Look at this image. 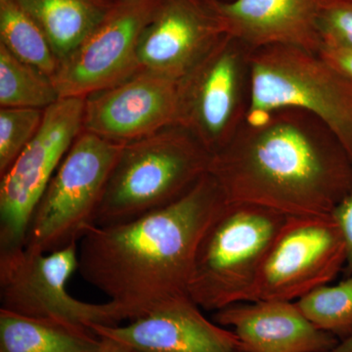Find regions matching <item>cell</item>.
<instances>
[{"label": "cell", "mask_w": 352, "mask_h": 352, "mask_svg": "<svg viewBox=\"0 0 352 352\" xmlns=\"http://www.w3.org/2000/svg\"><path fill=\"white\" fill-rule=\"evenodd\" d=\"M333 219L337 221L344 235L346 245V263L344 274H352V192L344 199L332 212Z\"/></svg>", "instance_id": "cell-24"}, {"label": "cell", "mask_w": 352, "mask_h": 352, "mask_svg": "<svg viewBox=\"0 0 352 352\" xmlns=\"http://www.w3.org/2000/svg\"><path fill=\"white\" fill-rule=\"evenodd\" d=\"M0 44L50 78L59 60L43 30L16 0H0Z\"/></svg>", "instance_id": "cell-19"}, {"label": "cell", "mask_w": 352, "mask_h": 352, "mask_svg": "<svg viewBox=\"0 0 352 352\" xmlns=\"http://www.w3.org/2000/svg\"><path fill=\"white\" fill-rule=\"evenodd\" d=\"M191 298H183L126 325H98L90 330L131 352H244L230 330L210 320Z\"/></svg>", "instance_id": "cell-14"}, {"label": "cell", "mask_w": 352, "mask_h": 352, "mask_svg": "<svg viewBox=\"0 0 352 352\" xmlns=\"http://www.w3.org/2000/svg\"><path fill=\"white\" fill-rule=\"evenodd\" d=\"M124 145L80 131L39 199L25 249L47 254L78 243L91 227Z\"/></svg>", "instance_id": "cell-5"}, {"label": "cell", "mask_w": 352, "mask_h": 352, "mask_svg": "<svg viewBox=\"0 0 352 352\" xmlns=\"http://www.w3.org/2000/svg\"><path fill=\"white\" fill-rule=\"evenodd\" d=\"M115 0H16L38 23L59 62L85 41ZM60 64V63H59Z\"/></svg>", "instance_id": "cell-17"}, {"label": "cell", "mask_w": 352, "mask_h": 352, "mask_svg": "<svg viewBox=\"0 0 352 352\" xmlns=\"http://www.w3.org/2000/svg\"><path fill=\"white\" fill-rule=\"evenodd\" d=\"M44 110L1 108L0 110V176L12 166L38 133Z\"/></svg>", "instance_id": "cell-22"}, {"label": "cell", "mask_w": 352, "mask_h": 352, "mask_svg": "<svg viewBox=\"0 0 352 352\" xmlns=\"http://www.w3.org/2000/svg\"><path fill=\"white\" fill-rule=\"evenodd\" d=\"M78 270V243L41 254L25 247L0 252V309L90 329L122 322L112 303L78 300L67 285Z\"/></svg>", "instance_id": "cell-8"}, {"label": "cell", "mask_w": 352, "mask_h": 352, "mask_svg": "<svg viewBox=\"0 0 352 352\" xmlns=\"http://www.w3.org/2000/svg\"><path fill=\"white\" fill-rule=\"evenodd\" d=\"M252 95L248 117L298 108L323 120L352 157V82L317 53L289 45L251 52Z\"/></svg>", "instance_id": "cell-6"}, {"label": "cell", "mask_w": 352, "mask_h": 352, "mask_svg": "<svg viewBox=\"0 0 352 352\" xmlns=\"http://www.w3.org/2000/svg\"><path fill=\"white\" fill-rule=\"evenodd\" d=\"M226 200L207 173L179 200L116 226H94L78 243V272L107 296L122 321L183 298L204 234Z\"/></svg>", "instance_id": "cell-2"}, {"label": "cell", "mask_w": 352, "mask_h": 352, "mask_svg": "<svg viewBox=\"0 0 352 352\" xmlns=\"http://www.w3.org/2000/svg\"><path fill=\"white\" fill-rule=\"evenodd\" d=\"M318 28L322 44L352 48V0H322Z\"/></svg>", "instance_id": "cell-23"}, {"label": "cell", "mask_w": 352, "mask_h": 352, "mask_svg": "<svg viewBox=\"0 0 352 352\" xmlns=\"http://www.w3.org/2000/svg\"><path fill=\"white\" fill-rule=\"evenodd\" d=\"M85 98H60L44 110L41 126L0 176V252L24 247L30 220L44 190L82 131Z\"/></svg>", "instance_id": "cell-10"}, {"label": "cell", "mask_w": 352, "mask_h": 352, "mask_svg": "<svg viewBox=\"0 0 352 352\" xmlns=\"http://www.w3.org/2000/svg\"><path fill=\"white\" fill-rule=\"evenodd\" d=\"M252 48L226 34L179 80L178 126L214 154L248 118L252 95Z\"/></svg>", "instance_id": "cell-7"}, {"label": "cell", "mask_w": 352, "mask_h": 352, "mask_svg": "<svg viewBox=\"0 0 352 352\" xmlns=\"http://www.w3.org/2000/svg\"><path fill=\"white\" fill-rule=\"evenodd\" d=\"M99 344L90 329L0 309V352H92Z\"/></svg>", "instance_id": "cell-18"}, {"label": "cell", "mask_w": 352, "mask_h": 352, "mask_svg": "<svg viewBox=\"0 0 352 352\" xmlns=\"http://www.w3.org/2000/svg\"><path fill=\"white\" fill-rule=\"evenodd\" d=\"M325 352H352V333L346 339L340 340L337 346Z\"/></svg>", "instance_id": "cell-27"}, {"label": "cell", "mask_w": 352, "mask_h": 352, "mask_svg": "<svg viewBox=\"0 0 352 352\" xmlns=\"http://www.w3.org/2000/svg\"><path fill=\"white\" fill-rule=\"evenodd\" d=\"M318 54L352 82V48L322 44Z\"/></svg>", "instance_id": "cell-25"}, {"label": "cell", "mask_w": 352, "mask_h": 352, "mask_svg": "<svg viewBox=\"0 0 352 352\" xmlns=\"http://www.w3.org/2000/svg\"><path fill=\"white\" fill-rule=\"evenodd\" d=\"M212 320L230 329L244 352H325L340 342L308 320L295 302L235 303L215 311Z\"/></svg>", "instance_id": "cell-15"}, {"label": "cell", "mask_w": 352, "mask_h": 352, "mask_svg": "<svg viewBox=\"0 0 352 352\" xmlns=\"http://www.w3.org/2000/svg\"><path fill=\"white\" fill-rule=\"evenodd\" d=\"M317 328L339 340L352 333V274L336 285H324L295 302Z\"/></svg>", "instance_id": "cell-21"}, {"label": "cell", "mask_w": 352, "mask_h": 352, "mask_svg": "<svg viewBox=\"0 0 352 352\" xmlns=\"http://www.w3.org/2000/svg\"><path fill=\"white\" fill-rule=\"evenodd\" d=\"M346 245L332 214L288 217L245 302H296L344 272Z\"/></svg>", "instance_id": "cell-9"}, {"label": "cell", "mask_w": 352, "mask_h": 352, "mask_svg": "<svg viewBox=\"0 0 352 352\" xmlns=\"http://www.w3.org/2000/svg\"><path fill=\"white\" fill-rule=\"evenodd\" d=\"M52 80L0 44V106L45 110L59 100Z\"/></svg>", "instance_id": "cell-20"}, {"label": "cell", "mask_w": 352, "mask_h": 352, "mask_svg": "<svg viewBox=\"0 0 352 352\" xmlns=\"http://www.w3.org/2000/svg\"><path fill=\"white\" fill-rule=\"evenodd\" d=\"M208 173L228 203L287 217L329 215L352 192V157L318 117L298 108L249 116L212 154Z\"/></svg>", "instance_id": "cell-1"}, {"label": "cell", "mask_w": 352, "mask_h": 352, "mask_svg": "<svg viewBox=\"0 0 352 352\" xmlns=\"http://www.w3.org/2000/svg\"><path fill=\"white\" fill-rule=\"evenodd\" d=\"M162 2L115 0L85 41L60 62L51 78L60 98H87L135 75L141 38Z\"/></svg>", "instance_id": "cell-11"}, {"label": "cell", "mask_w": 352, "mask_h": 352, "mask_svg": "<svg viewBox=\"0 0 352 352\" xmlns=\"http://www.w3.org/2000/svg\"><path fill=\"white\" fill-rule=\"evenodd\" d=\"M212 156L178 124L124 145L97 212L96 226L131 221L179 200L207 175Z\"/></svg>", "instance_id": "cell-3"}, {"label": "cell", "mask_w": 352, "mask_h": 352, "mask_svg": "<svg viewBox=\"0 0 352 352\" xmlns=\"http://www.w3.org/2000/svg\"><path fill=\"white\" fill-rule=\"evenodd\" d=\"M92 352H131L126 347L108 338H100V344Z\"/></svg>", "instance_id": "cell-26"}, {"label": "cell", "mask_w": 352, "mask_h": 352, "mask_svg": "<svg viewBox=\"0 0 352 352\" xmlns=\"http://www.w3.org/2000/svg\"><path fill=\"white\" fill-rule=\"evenodd\" d=\"M224 1H230V0H224Z\"/></svg>", "instance_id": "cell-28"}, {"label": "cell", "mask_w": 352, "mask_h": 352, "mask_svg": "<svg viewBox=\"0 0 352 352\" xmlns=\"http://www.w3.org/2000/svg\"><path fill=\"white\" fill-rule=\"evenodd\" d=\"M322 0H222L227 34L252 50L289 45L317 53Z\"/></svg>", "instance_id": "cell-16"}, {"label": "cell", "mask_w": 352, "mask_h": 352, "mask_svg": "<svg viewBox=\"0 0 352 352\" xmlns=\"http://www.w3.org/2000/svg\"><path fill=\"white\" fill-rule=\"evenodd\" d=\"M222 0H163L146 28L139 71L179 80L223 38Z\"/></svg>", "instance_id": "cell-12"}, {"label": "cell", "mask_w": 352, "mask_h": 352, "mask_svg": "<svg viewBox=\"0 0 352 352\" xmlns=\"http://www.w3.org/2000/svg\"><path fill=\"white\" fill-rule=\"evenodd\" d=\"M287 217L263 206L226 201L197 250L193 302L214 312L244 302Z\"/></svg>", "instance_id": "cell-4"}, {"label": "cell", "mask_w": 352, "mask_h": 352, "mask_svg": "<svg viewBox=\"0 0 352 352\" xmlns=\"http://www.w3.org/2000/svg\"><path fill=\"white\" fill-rule=\"evenodd\" d=\"M179 80L138 71L107 89L88 95L83 131L129 144L177 124Z\"/></svg>", "instance_id": "cell-13"}]
</instances>
